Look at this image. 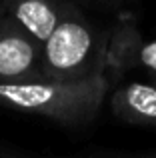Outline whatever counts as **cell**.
I'll return each instance as SVG.
<instances>
[{"label":"cell","mask_w":156,"mask_h":158,"mask_svg":"<svg viewBox=\"0 0 156 158\" xmlns=\"http://www.w3.org/2000/svg\"><path fill=\"white\" fill-rule=\"evenodd\" d=\"M110 84L106 72L78 80L42 76L22 82H0V106L78 126L96 118Z\"/></svg>","instance_id":"cell-1"},{"label":"cell","mask_w":156,"mask_h":158,"mask_svg":"<svg viewBox=\"0 0 156 158\" xmlns=\"http://www.w3.org/2000/svg\"><path fill=\"white\" fill-rule=\"evenodd\" d=\"M110 32H100L68 4L52 34L42 42V72L50 78L78 80L106 72Z\"/></svg>","instance_id":"cell-2"},{"label":"cell","mask_w":156,"mask_h":158,"mask_svg":"<svg viewBox=\"0 0 156 158\" xmlns=\"http://www.w3.org/2000/svg\"><path fill=\"white\" fill-rule=\"evenodd\" d=\"M42 76V42L6 14L0 24V82Z\"/></svg>","instance_id":"cell-3"},{"label":"cell","mask_w":156,"mask_h":158,"mask_svg":"<svg viewBox=\"0 0 156 158\" xmlns=\"http://www.w3.org/2000/svg\"><path fill=\"white\" fill-rule=\"evenodd\" d=\"M112 114L132 126L156 128V82H128L110 98Z\"/></svg>","instance_id":"cell-4"},{"label":"cell","mask_w":156,"mask_h":158,"mask_svg":"<svg viewBox=\"0 0 156 158\" xmlns=\"http://www.w3.org/2000/svg\"><path fill=\"white\" fill-rule=\"evenodd\" d=\"M0 4L10 18H14L40 42L52 34L68 6L64 0H2Z\"/></svg>","instance_id":"cell-5"},{"label":"cell","mask_w":156,"mask_h":158,"mask_svg":"<svg viewBox=\"0 0 156 158\" xmlns=\"http://www.w3.org/2000/svg\"><path fill=\"white\" fill-rule=\"evenodd\" d=\"M142 42L144 40L138 28L130 20H120L110 30L106 46V76L110 78V82L138 64V52Z\"/></svg>","instance_id":"cell-6"},{"label":"cell","mask_w":156,"mask_h":158,"mask_svg":"<svg viewBox=\"0 0 156 158\" xmlns=\"http://www.w3.org/2000/svg\"><path fill=\"white\" fill-rule=\"evenodd\" d=\"M136 66H142L150 74L152 82H156V40H152V42H142Z\"/></svg>","instance_id":"cell-7"},{"label":"cell","mask_w":156,"mask_h":158,"mask_svg":"<svg viewBox=\"0 0 156 158\" xmlns=\"http://www.w3.org/2000/svg\"><path fill=\"white\" fill-rule=\"evenodd\" d=\"M92 2L98 4V6H102V8H108V10H118L126 0H92Z\"/></svg>","instance_id":"cell-8"},{"label":"cell","mask_w":156,"mask_h":158,"mask_svg":"<svg viewBox=\"0 0 156 158\" xmlns=\"http://www.w3.org/2000/svg\"><path fill=\"white\" fill-rule=\"evenodd\" d=\"M6 18V10H4V6L0 4V24H2V20Z\"/></svg>","instance_id":"cell-9"},{"label":"cell","mask_w":156,"mask_h":158,"mask_svg":"<svg viewBox=\"0 0 156 158\" xmlns=\"http://www.w3.org/2000/svg\"><path fill=\"white\" fill-rule=\"evenodd\" d=\"M0 2H2V0H0Z\"/></svg>","instance_id":"cell-10"}]
</instances>
